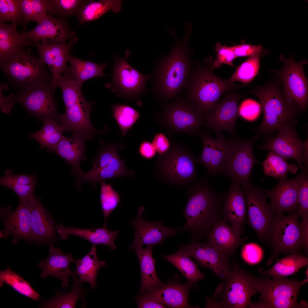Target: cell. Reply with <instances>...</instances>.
<instances>
[{
	"instance_id": "obj_1",
	"label": "cell",
	"mask_w": 308,
	"mask_h": 308,
	"mask_svg": "<svg viewBox=\"0 0 308 308\" xmlns=\"http://www.w3.org/2000/svg\"><path fill=\"white\" fill-rule=\"evenodd\" d=\"M185 28V35L181 40L178 38L174 29H167L175 38L176 44L171 48L168 55L161 57L154 70L153 93L167 102L173 101L185 90L195 66L194 61L191 58L193 49L188 45L192 29L191 24L186 23Z\"/></svg>"
},
{
	"instance_id": "obj_2",
	"label": "cell",
	"mask_w": 308,
	"mask_h": 308,
	"mask_svg": "<svg viewBox=\"0 0 308 308\" xmlns=\"http://www.w3.org/2000/svg\"><path fill=\"white\" fill-rule=\"evenodd\" d=\"M213 61L211 56L205 58L201 65L194 61L195 66L185 90V98L205 117L224 93L238 86L213 73Z\"/></svg>"
},
{
	"instance_id": "obj_3",
	"label": "cell",
	"mask_w": 308,
	"mask_h": 308,
	"mask_svg": "<svg viewBox=\"0 0 308 308\" xmlns=\"http://www.w3.org/2000/svg\"><path fill=\"white\" fill-rule=\"evenodd\" d=\"M199 185L184 210L187 223L177 230L189 231L197 238H202L207 236L214 225L222 220L223 195L206 183Z\"/></svg>"
},
{
	"instance_id": "obj_4",
	"label": "cell",
	"mask_w": 308,
	"mask_h": 308,
	"mask_svg": "<svg viewBox=\"0 0 308 308\" xmlns=\"http://www.w3.org/2000/svg\"><path fill=\"white\" fill-rule=\"evenodd\" d=\"M256 278L241 268L234 260L230 270L218 285L212 297L206 298L205 307H249L251 298L258 293Z\"/></svg>"
},
{
	"instance_id": "obj_5",
	"label": "cell",
	"mask_w": 308,
	"mask_h": 308,
	"mask_svg": "<svg viewBox=\"0 0 308 308\" xmlns=\"http://www.w3.org/2000/svg\"><path fill=\"white\" fill-rule=\"evenodd\" d=\"M40 58L25 48L0 62L2 71L15 90L27 89L52 83V75Z\"/></svg>"
},
{
	"instance_id": "obj_6",
	"label": "cell",
	"mask_w": 308,
	"mask_h": 308,
	"mask_svg": "<svg viewBox=\"0 0 308 308\" xmlns=\"http://www.w3.org/2000/svg\"><path fill=\"white\" fill-rule=\"evenodd\" d=\"M277 88L268 85L253 91L260 100L263 112L262 122L254 129L259 134H270L283 126L296 124L295 106L282 95Z\"/></svg>"
},
{
	"instance_id": "obj_7",
	"label": "cell",
	"mask_w": 308,
	"mask_h": 308,
	"mask_svg": "<svg viewBox=\"0 0 308 308\" xmlns=\"http://www.w3.org/2000/svg\"><path fill=\"white\" fill-rule=\"evenodd\" d=\"M298 212L284 215H275L267 237L266 243L272 249L267 263L270 266L274 260L281 254L299 253L303 250L299 227Z\"/></svg>"
},
{
	"instance_id": "obj_8",
	"label": "cell",
	"mask_w": 308,
	"mask_h": 308,
	"mask_svg": "<svg viewBox=\"0 0 308 308\" xmlns=\"http://www.w3.org/2000/svg\"><path fill=\"white\" fill-rule=\"evenodd\" d=\"M162 117L166 129L172 133L193 135L205 123V117L186 98L179 96L164 104Z\"/></svg>"
},
{
	"instance_id": "obj_9",
	"label": "cell",
	"mask_w": 308,
	"mask_h": 308,
	"mask_svg": "<svg viewBox=\"0 0 308 308\" xmlns=\"http://www.w3.org/2000/svg\"><path fill=\"white\" fill-rule=\"evenodd\" d=\"M246 198V223L254 231L260 240L266 243L269 230L275 216L267 203L264 190L251 182L241 185Z\"/></svg>"
},
{
	"instance_id": "obj_10",
	"label": "cell",
	"mask_w": 308,
	"mask_h": 308,
	"mask_svg": "<svg viewBox=\"0 0 308 308\" xmlns=\"http://www.w3.org/2000/svg\"><path fill=\"white\" fill-rule=\"evenodd\" d=\"M296 124L283 126L274 137L269 139L258 148L267 150L285 159H292L297 162L302 172L308 171V140L302 141L295 129Z\"/></svg>"
},
{
	"instance_id": "obj_11",
	"label": "cell",
	"mask_w": 308,
	"mask_h": 308,
	"mask_svg": "<svg viewBox=\"0 0 308 308\" xmlns=\"http://www.w3.org/2000/svg\"><path fill=\"white\" fill-rule=\"evenodd\" d=\"M280 58L284 65L275 73L283 83L284 97L294 106L305 110L307 104L308 81L303 66L307 62L303 60L297 63L293 57L286 59L282 55Z\"/></svg>"
},
{
	"instance_id": "obj_12",
	"label": "cell",
	"mask_w": 308,
	"mask_h": 308,
	"mask_svg": "<svg viewBox=\"0 0 308 308\" xmlns=\"http://www.w3.org/2000/svg\"><path fill=\"white\" fill-rule=\"evenodd\" d=\"M16 94L11 93L13 101L21 104L27 111L42 119L58 120L60 114L56 107L52 82L27 89L19 90Z\"/></svg>"
},
{
	"instance_id": "obj_13",
	"label": "cell",
	"mask_w": 308,
	"mask_h": 308,
	"mask_svg": "<svg viewBox=\"0 0 308 308\" xmlns=\"http://www.w3.org/2000/svg\"><path fill=\"white\" fill-rule=\"evenodd\" d=\"M259 133L251 139H235L230 159L222 167L220 174L229 177L232 182L241 185L250 182L254 165L259 163L253 152V146Z\"/></svg>"
},
{
	"instance_id": "obj_14",
	"label": "cell",
	"mask_w": 308,
	"mask_h": 308,
	"mask_svg": "<svg viewBox=\"0 0 308 308\" xmlns=\"http://www.w3.org/2000/svg\"><path fill=\"white\" fill-rule=\"evenodd\" d=\"M129 54L127 50L124 58H114L112 80L105 87L119 95L135 97L143 92L151 76L141 74L129 64L126 60Z\"/></svg>"
},
{
	"instance_id": "obj_15",
	"label": "cell",
	"mask_w": 308,
	"mask_h": 308,
	"mask_svg": "<svg viewBox=\"0 0 308 308\" xmlns=\"http://www.w3.org/2000/svg\"><path fill=\"white\" fill-rule=\"evenodd\" d=\"M216 133L215 139L212 138L208 132L199 133L203 143V150L195 160L196 162L204 165L209 174L212 176L220 174L222 167L230 159L235 140L226 138L221 132Z\"/></svg>"
},
{
	"instance_id": "obj_16",
	"label": "cell",
	"mask_w": 308,
	"mask_h": 308,
	"mask_svg": "<svg viewBox=\"0 0 308 308\" xmlns=\"http://www.w3.org/2000/svg\"><path fill=\"white\" fill-rule=\"evenodd\" d=\"M161 155L162 173L169 180L181 183L194 177L196 172L195 160L194 155L185 148L172 143L168 150Z\"/></svg>"
},
{
	"instance_id": "obj_17",
	"label": "cell",
	"mask_w": 308,
	"mask_h": 308,
	"mask_svg": "<svg viewBox=\"0 0 308 308\" xmlns=\"http://www.w3.org/2000/svg\"><path fill=\"white\" fill-rule=\"evenodd\" d=\"M236 89L228 90L205 117V125L216 133L236 132V122L239 116L238 104L243 96L236 92Z\"/></svg>"
},
{
	"instance_id": "obj_18",
	"label": "cell",
	"mask_w": 308,
	"mask_h": 308,
	"mask_svg": "<svg viewBox=\"0 0 308 308\" xmlns=\"http://www.w3.org/2000/svg\"><path fill=\"white\" fill-rule=\"evenodd\" d=\"M11 208L9 206L5 208H0V216L4 228L1 237L7 240L9 236H12L13 245L21 240L30 242L31 232L30 200H20L14 210L11 211Z\"/></svg>"
},
{
	"instance_id": "obj_19",
	"label": "cell",
	"mask_w": 308,
	"mask_h": 308,
	"mask_svg": "<svg viewBox=\"0 0 308 308\" xmlns=\"http://www.w3.org/2000/svg\"><path fill=\"white\" fill-rule=\"evenodd\" d=\"M182 248L185 250L200 265L209 269L222 280L230 270V256L208 243L194 241Z\"/></svg>"
},
{
	"instance_id": "obj_20",
	"label": "cell",
	"mask_w": 308,
	"mask_h": 308,
	"mask_svg": "<svg viewBox=\"0 0 308 308\" xmlns=\"http://www.w3.org/2000/svg\"><path fill=\"white\" fill-rule=\"evenodd\" d=\"M38 25L31 30L21 33L28 40L36 43L66 42L76 37L66 20L58 19L46 13L37 22Z\"/></svg>"
},
{
	"instance_id": "obj_21",
	"label": "cell",
	"mask_w": 308,
	"mask_h": 308,
	"mask_svg": "<svg viewBox=\"0 0 308 308\" xmlns=\"http://www.w3.org/2000/svg\"><path fill=\"white\" fill-rule=\"evenodd\" d=\"M144 211L143 207H141L137 217L129 224L135 229L133 241L129 250L144 245H161L167 238L175 236L177 233L176 229L166 227L161 221H150L144 219L143 216Z\"/></svg>"
},
{
	"instance_id": "obj_22",
	"label": "cell",
	"mask_w": 308,
	"mask_h": 308,
	"mask_svg": "<svg viewBox=\"0 0 308 308\" xmlns=\"http://www.w3.org/2000/svg\"><path fill=\"white\" fill-rule=\"evenodd\" d=\"M31 232L30 242L38 245H52L57 239V225L51 215L35 195L30 199Z\"/></svg>"
},
{
	"instance_id": "obj_23",
	"label": "cell",
	"mask_w": 308,
	"mask_h": 308,
	"mask_svg": "<svg viewBox=\"0 0 308 308\" xmlns=\"http://www.w3.org/2000/svg\"><path fill=\"white\" fill-rule=\"evenodd\" d=\"M77 41L75 37L69 40L68 43H48L43 42L35 43L40 59L47 64L51 72L52 83L54 90L57 86L58 81L60 76L68 68L70 51Z\"/></svg>"
},
{
	"instance_id": "obj_24",
	"label": "cell",
	"mask_w": 308,
	"mask_h": 308,
	"mask_svg": "<svg viewBox=\"0 0 308 308\" xmlns=\"http://www.w3.org/2000/svg\"><path fill=\"white\" fill-rule=\"evenodd\" d=\"M222 220L229 222L238 234L244 233V226L247 215L245 195L240 184L232 182L228 191L223 194Z\"/></svg>"
},
{
	"instance_id": "obj_25",
	"label": "cell",
	"mask_w": 308,
	"mask_h": 308,
	"mask_svg": "<svg viewBox=\"0 0 308 308\" xmlns=\"http://www.w3.org/2000/svg\"><path fill=\"white\" fill-rule=\"evenodd\" d=\"M300 174L293 179L287 176L280 178L274 188L264 190L271 199V205L275 214L284 212L292 214L298 212L297 199Z\"/></svg>"
},
{
	"instance_id": "obj_26",
	"label": "cell",
	"mask_w": 308,
	"mask_h": 308,
	"mask_svg": "<svg viewBox=\"0 0 308 308\" xmlns=\"http://www.w3.org/2000/svg\"><path fill=\"white\" fill-rule=\"evenodd\" d=\"M306 278L299 281L286 277L273 278H256L255 286L258 293L260 295L259 300L274 298H291L297 299L301 287L308 282Z\"/></svg>"
},
{
	"instance_id": "obj_27",
	"label": "cell",
	"mask_w": 308,
	"mask_h": 308,
	"mask_svg": "<svg viewBox=\"0 0 308 308\" xmlns=\"http://www.w3.org/2000/svg\"><path fill=\"white\" fill-rule=\"evenodd\" d=\"M93 138V135L80 133H73L69 137L63 135L57 144L49 152L57 154L70 165L71 173L75 176L82 172L80 165L85 158V142Z\"/></svg>"
},
{
	"instance_id": "obj_28",
	"label": "cell",
	"mask_w": 308,
	"mask_h": 308,
	"mask_svg": "<svg viewBox=\"0 0 308 308\" xmlns=\"http://www.w3.org/2000/svg\"><path fill=\"white\" fill-rule=\"evenodd\" d=\"M168 281L142 293L159 303L171 308H191L188 301L189 293L193 285Z\"/></svg>"
},
{
	"instance_id": "obj_29",
	"label": "cell",
	"mask_w": 308,
	"mask_h": 308,
	"mask_svg": "<svg viewBox=\"0 0 308 308\" xmlns=\"http://www.w3.org/2000/svg\"><path fill=\"white\" fill-rule=\"evenodd\" d=\"M93 104L85 98L65 108L63 114H59L58 120L64 131L86 133L93 135L95 130L90 118Z\"/></svg>"
},
{
	"instance_id": "obj_30",
	"label": "cell",
	"mask_w": 308,
	"mask_h": 308,
	"mask_svg": "<svg viewBox=\"0 0 308 308\" xmlns=\"http://www.w3.org/2000/svg\"><path fill=\"white\" fill-rule=\"evenodd\" d=\"M50 246L48 257L37 264L42 270L40 277L44 279L49 276H53L61 281L63 287H68L70 276L76 274L70 268V264L74 263L75 260L70 253L65 254L53 244Z\"/></svg>"
},
{
	"instance_id": "obj_31",
	"label": "cell",
	"mask_w": 308,
	"mask_h": 308,
	"mask_svg": "<svg viewBox=\"0 0 308 308\" xmlns=\"http://www.w3.org/2000/svg\"><path fill=\"white\" fill-rule=\"evenodd\" d=\"M56 231L62 240H66L69 235H74L90 242L92 244L108 246L112 250L116 248L115 241L119 234L118 230L111 231L104 227L83 229L67 228L61 224L57 226Z\"/></svg>"
},
{
	"instance_id": "obj_32",
	"label": "cell",
	"mask_w": 308,
	"mask_h": 308,
	"mask_svg": "<svg viewBox=\"0 0 308 308\" xmlns=\"http://www.w3.org/2000/svg\"><path fill=\"white\" fill-rule=\"evenodd\" d=\"M206 237L208 243L219 248L230 256L234 254L237 248L242 245L245 240L235 232L231 226L223 220L214 225Z\"/></svg>"
},
{
	"instance_id": "obj_33",
	"label": "cell",
	"mask_w": 308,
	"mask_h": 308,
	"mask_svg": "<svg viewBox=\"0 0 308 308\" xmlns=\"http://www.w3.org/2000/svg\"><path fill=\"white\" fill-rule=\"evenodd\" d=\"M17 25L0 24V62L11 57L27 46L36 47L17 30Z\"/></svg>"
},
{
	"instance_id": "obj_34",
	"label": "cell",
	"mask_w": 308,
	"mask_h": 308,
	"mask_svg": "<svg viewBox=\"0 0 308 308\" xmlns=\"http://www.w3.org/2000/svg\"><path fill=\"white\" fill-rule=\"evenodd\" d=\"M154 246L148 245L146 248L137 247L133 249L137 256L140 265L141 279L139 293L149 291L161 285L155 270V260L152 254Z\"/></svg>"
},
{
	"instance_id": "obj_35",
	"label": "cell",
	"mask_w": 308,
	"mask_h": 308,
	"mask_svg": "<svg viewBox=\"0 0 308 308\" xmlns=\"http://www.w3.org/2000/svg\"><path fill=\"white\" fill-rule=\"evenodd\" d=\"M5 173L4 176L0 177V185L13 191L20 200H30L34 196V191L37 185V174H14L9 169Z\"/></svg>"
},
{
	"instance_id": "obj_36",
	"label": "cell",
	"mask_w": 308,
	"mask_h": 308,
	"mask_svg": "<svg viewBox=\"0 0 308 308\" xmlns=\"http://www.w3.org/2000/svg\"><path fill=\"white\" fill-rule=\"evenodd\" d=\"M274 265L270 269H259L258 273L273 278L286 277L295 275L301 268L308 265V258L300 253L291 254L279 259L276 258Z\"/></svg>"
},
{
	"instance_id": "obj_37",
	"label": "cell",
	"mask_w": 308,
	"mask_h": 308,
	"mask_svg": "<svg viewBox=\"0 0 308 308\" xmlns=\"http://www.w3.org/2000/svg\"><path fill=\"white\" fill-rule=\"evenodd\" d=\"M96 245L92 244L90 251L85 256L78 260H75L76 272L82 282H87L94 289H95L97 276L99 270L106 265L104 261L98 258Z\"/></svg>"
},
{
	"instance_id": "obj_38",
	"label": "cell",
	"mask_w": 308,
	"mask_h": 308,
	"mask_svg": "<svg viewBox=\"0 0 308 308\" xmlns=\"http://www.w3.org/2000/svg\"><path fill=\"white\" fill-rule=\"evenodd\" d=\"M163 256L180 271L188 282L194 284L204 278V274L200 272L196 264L183 248H181L173 254Z\"/></svg>"
},
{
	"instance_id": "obj_39",
	"label": "cell",
	"mask_w": 308,
	"mask_h": 308,
	"mask_svg": "<svg viewBox=\"0 0 308 308\" xmlns=\"http://www.w3.org/2000/svg\"><path fill=\"white\" fill-rule=\"evenodd\" d=\"M76 275V274L72 276L73 282L70 291L65 293L58 291L53 298L43 300L40 307L75 308L78 301L86 291L82 286L83 282Z\"/></svg>"
},
{
	"instance_id": "obj_40",
	"label": "cell",
	"mask_w": 308,
	"mask_h": 308,
	"mask_svg": "<svg viewBox=\"0 0 308 308\" xmlns=\"http://www.w3.org/2000/svg\"><path fill=\"white\" fill-rule=\"evenodd\" d=\"M70 71L77 83L81 87L86 80L92 78L105 75L103 71L107 63L97 64L88 60H82L70 55L68 60Z\"/></svg>"
},
{
	"instance_id": "obj_41",
	"label": "cell",
	"mask_w": 308,
	"mask_h": 308,
	"mask_svg": "<svg viewBox=\"0 0 308 308\" xmlns=\"http://www.w3.org/2000/svg\"><path fill=\"white\" fill-rule=\"evenodd\" d=\"M121 0H90L81 8L76 17L80 25L87 21L95 20L109 10L117 12L121 8Z\"/></svg>"
},
{
	"instance_id": "obj_42",
	"label": "cell",
	"mask_w": 308,
	"mask_h": 308,
	"mask_svg": "<svg viewBox=\"0 0 308 308\" xmlns=\"http://www.w3.org/2000/svg\"><path fill=\"white\" fill-rule=\"evenodd\" d=\"M42 128L32 133L31 137L37 140L41 148L47 149L50 151L54 148L61 140L64 129L56 119H48L44 120Z\"/></svg>"
},
{
	"instance_id": "obj_43",
	"label": "cell",
	"mask_w": 308,
	"mask_h": 308,
	"mask_svg": "<svg viewBox=\"0 0 308 308\" xmlns=\"http://www.w3.org/2000/svg\"><path fill=\"white\" fill-rule=\"evenodd\" d=\"M57 86L61 90L65 108L85 98L81 92L82 87L77 83L69 67L59 76Z\"/></svg>"
},
{
	"instance_id": "obj_44",
	"label": "cell",
	"mask_w": 308,
	"mask_h": 308,
	"mask_svg": "<svg viewBox=\"0 0 308 308\" xmlns=\"http://www.w3.org/2000/svg\"><path fill=\"white\" fill-rule=\"evenodd\" d=\"M286 159L273 153L270 152L266 159L262 163L264 174L266 176L275 177L277 179L286 176L290 172L295 174L299 167L287 163Z\"/></svg>"
},
{
	"instance_id": "obj_45",
	"label": "cell",
	"mask_w": 308,
	"mask_h": 308,
	"mask_svg": "<svg viewBox=\"0 0 308 308\" xmlns=\"http://www.w3.org/2000/svg\"><path fill=\"white\" fill-rule=\"evenodd\" d=\"M6 283L20 294L34 300L38 301L40 295L27 281L12 270L9 266L0 271V287Z\"/></svg>"
},
{
	"instance_id": "obj_46",
	"label": "cell",
	"mask_w": 308,
	"mask_h": 308,
	"mask_svg": "<svg viewBox=\"0 0 308 308\" xmlns=\"http://www.w3.org/2000/svg\"><path fill=\"white\" fill-rule=\"evenodd\" d=\"M47 12L51 15L65 20L76 16L82 6L90 0H47Z\"/></svg>"
},
{
	"instance_id": "obj_47",
	"label": "cell",
	"mask_w": 308,
	"mask_h": 308,
	"mask_svg": "<svg viewBox=\"0 0 308 308\" xmlns=\"http://www.w3.org/2000/svg\"><path fill=\"white\" fill-rule=\"evenodd\" d=\"M21 17V26L25 30L28 22H38L46 13L47 0H20Z\"/></svg>"
},
{
	"instance_id": "obj_48",
	"label": "cell",
	"mask_w": 308,
	"mask_h": 308,
	"mask_svg": "<svg viewBox=\"0 0 308 308\" xmlns=\"http://www.w3.org/2000/svg\"><path fill=\"white\" fill-rule=\"evenodd\" d=\"M93 165L90 170L95 171L101 169H110L121 176L127 175V171L123 163L120 159L116 151L108 148L102 151L95 159H93Z\"/></svg>"
},
{
	"instance_id": "obj_49",
	"label": "cell",
	"mask_w": 308,
	"mask_h": 308,
	"mask_svg": "<svg viewBox=\"0 0 308 308\" xmlns=\"http://www.w3.org/2000/svg\"><path fill=\"white\" fill-rule=\"evenodd\" d=\"M262 53L252 55L236 67L234 72L229 79L231 82L239 81L243 83L251 82L257 74L259 69L260 57Z\"/></svg>"
},
{
	"instance_id": "obj_50",
	"label": "cell",
	"mask_w": 308,
	"mask_h": 308,
	"mask_svg": "<svg viewBox=\"0 0 308 308\" xmlns=\"http://www.w3.org/2000/svg\"><path fill=\"white\" fill-rule=\"evenodd\" d=\"M100 183L101 186L100 198L104 218V227L107 228L108 218L117 206L120 198L110 185L106 184L104 181Z\"/></svg>"
},
{
	"instance_id": "obj_51",
	"label": "cell",
	"mask_w": 308,
	"mask_h": 308,
	"mask_svg": "<svg viewBox=\"0 0 308 308\" xmlns=\"http://www.w3.org/2000/svg\"><path fill=\"white\" fill-rule=\"evenodd\" d=\"M308 303L303 300L300 302L297 299L291 298L264 299L257 302L252 301L249 307L252 308H307Z\"/></svg>"
},
{
	"instance_id": "obj_52",
	"label": "cell",
	"mask_w": 308,
	"mask_h": 308,
	"mask_svg": "<svg viewBox=\"0 0 308 308\" xmlns=\"http://www.w3.org/2000/svg\"><path fill=\"white\" fill-rule=\"evenodd\" d=\"M7 21L21 26L20 0H0V24Z\"/></svg>"
},
{
	"instance_id": "obj_53",
	"label": "cell",
	"mask_w": 308,
	"mask_h": 308,
	"mask_svg": "<svg viewBox=\"0 0 308 308\" xmlns=\"http://www.w3.org/2000/svg\"><path fill=\"white\" fill-rule=\"evenodd\" d=\"M112 109L114 117L124 133L139 117V114L136 111L127 106L115 105Z\"/></svg>"
},
{
	"instance_id": "obj_54",
	"label": "cell",
	"mask_w": 308,
	"mask_h": 308,
	"mask_svg": "<svg viewBox=\"0 0 308 308\" xmlns=\"http://www.w3.org/2000/svg\"><path fill=\"white\" fill-rule=\"evenodd\" d=\"M298 212L302 218L308 217V177L307 172L300 174L297 199Z\"/></svg>"
},
{
	"instance_id": "obj_55",
	"label": "cell",
	"mask_w": 308,
	"mask_h": 308,
	"mask_svg": "<svg viewBox=\"0 0 308 308\" xmlns=\"http://www.w3.org/2000/svg\"><path fill=\"white\" fill-rule=\"evenodd\" d=\"M215 49L216 58L213 62V70L220 67L223 64L236 67L233 63V61L236 58L231 47L223 45L219 42H217L215 44Z\"/></svg>"
},
{
	"instance_id": "obj_56",
	"label": "cell",
	"mask_w": 308,
	"mask_h": 308,
	"mask_svg": "<svg viewBox=\"0 0 308 308\" xmlns=\"http://www.w3.org/2000/svg\"><path fill=\"white\" fill-rule=\"evenodd\" d=\"M260 104L251 99L244 101L238 108L239 116L249 121H254L259 116L261 111Z\"/></svg>"
},
{
	"instance_id": "obj_57",
	"label": "cell",
	"mask_w": 308,
	"mask_h": 308,
	"mask_svg": "<svg viewBox=\"0 0 308 308\" xmlns=\"http://www.w3.org/2000/svg\"><path fill=\"white\" fill-rule=\"evenodd\" d=\"M242 258L244 261L250 264L259 263L264 255L262 248L255 243L246 244L243 247L241 252Z\"/></svg>"
},
{
	"instance_id": "obj_58",
	"label": "cell",
	"mask_w": 308,
	"mask_h": 308,
	"mask_svg": "<svg viewBox=\"0 0 308 308\" xmlns=\"http://www.w3.org/2000/svg\"><path fill=\"white\" fill-rule=\"evenodd\" d=\"M236 58L240 57L250 56L256 54L262 53V47L260 45L241 44L231 47Z\"/></svg>"
},
{
	"instance_id": "obj_59",
	"label": "cell",
	"mask_w": 308,
	"mask_h": 308,
	"mask_svg": "<svg viewBox=\"0 0 308 308\" xmlns=\"http://www.w3.org/2000/svg\"><path fill=\"white\" fill-rule=\"evenodd\" d=\"M152 144L156 151L160 155L166 153L170 146V143L168 139L162 133H159L155 135Z\"/></svg>"
},
{
	"instance_id": "obj_60",
	"label": "cell",
	"mask_w": 308,
	"mask_h": 308,
	"mask_svg": "<svg viewBox=\"0 0 308 308\" xmlns=\"http://www.w3.org/2000/svg\"><path fill=\"white\" fill-rule=\"evenodd\" d=\"M138 308H166V306L159 303L142 293L135 297Z\"/></svg>"
},
{
	"instance_id": "obj_61",
	"label": "cell",
	"mask_w": 308,
	"mask_h": 308,
	"mask_svg": "<svg viewBox=\"0 0 308 308\" xmlns=\"http://www.w3.org/2000/svg\"><path fill=\"white\" fill-rule=\"evenodd\" d=\"M303 250L306 253L308 250V217L302 218L299 224Z\"/></svg>"
},
{
	"instance_id": "obj_62",
	"label": "cell",
	"mask_w": 308,
	"mask_h": 308,
	"mask_svg": "<svg viewBox=\"0 0 308 308\" xmlns=\"http://www.w3.org/2000/svg\"><path fill=\"white\" fill-rule=\"evenodd\" d=\"M139 151L142 156L147 159L151 158L156 154V151L152 144L148 142H145L141 144Z\"/></svg>"
},
{
	"instance_id": "obj_63",
	"label": "cell",
	"mask_w": 308,
	"mask_h": 308,
	"mask_svg": "<svg viewBox=\"0 0 308 308\" xmlns=\"http://www.w3.org/2000/svg\"><path fill=\"white\" fill-rule=\"evenodd\" d=\"M308 267H307V268L306 269V278H307V279H308Z\"/></svg>"
}]
</instances>
